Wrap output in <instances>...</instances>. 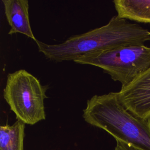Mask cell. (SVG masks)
<instances>
[{
    "instance_id": "1",
    "label": "cell",
    "mask_w": 150,
    "mask_h": 150,
    "mask_svg": "<svg viewBox=\"0 0 150 150\" xmlns=\"http://www.w3.org/2000/svg\"><path fill=\"white\" fill-rule=\"evenodd\" d=\"M150 41V31L138 23L113 16L105 25L74 35L59 44L35 41L39 52L54 62L74 61L86 54Z\"/></svg>"
},
{
    "instance_id": "2",
    "label": "cell",
    "mask_w": 150,
    "mask_h": 150,
    "mask_svg": "<svg viewBox=\"0 0 150 150\" xmlns=\"http://www.w3.org/2000/svg\"><path fill=\"white\" fill-rule=\"evenodd\" d=\"M83 112L87 123L104 130L115 140L150 150V118L141 119L128 111L117 92L93 96Z\"/></svg>"
},
{
    "instance_id": "3",
    "label": "cell",
    "mask_w": 150,
    "mask_h": 150,
    "mask_svg": "<svg viewBox=\"0 0 150 150\" xmlns=\"http://www.w3.org/2000/svg\"><path fill=\"white\" fill-rule=\"evenodd\" d=\"M73 62L100 67L124 87L150 68V46H122L87 53Z\"/></svg>"
},
{
    "instance_id": "4",
    "label": "cell",
    "mask_w": 150,
    "mask_h": 150,
    "mask_svg": "<svg viewBox=\"0 0 150 150\" xmlns=\"http://www.w3.org/2000/svg\"><path fill=\"white\" fill-rule=\"evenodd\" d=\"M47 86H43L24 69L9 73L4 89V98L17 120L34 125L46 118L44 100Z\"/></svg>"
},
{
    "instance_id": "5",
    "label": "cell",
    "mask_w": 150,
    "mask_h": 150,
    "mask_svg": "<svg viewBox=\"0 0 150 150\" xmlns=\"http://www.w3.org/2000/svg\"><path fill=\"white\" fill-rule=\"evenodd\" d=\"M117 93L121 103L134 115L150 118V68Z\"/></svg>"
},
{
    "instance_id": "6",
    "label": "cell",
    "mask_w": 150,
    "mask_h": 150,
    "mask_svg": "<svg viewBox=\"0 0 150 150\" xmlns=\"http://www.w3.org/2000/svg\"><path fill=\"white\" fill-rule=\"evenodd\" d=\"M2 2L6 20L11 27L8 34L21 33L36 41L30 24L28 1L2 0Z\"/></svg>"
},
{
    "instance_id": "7",
    "label": "cell",
    "mask_w": 150,
    "mask_h": 150,
    "mask_svg": "<svg viewBox=\"0 0 150 150\" xmlns=\"http://www.w3.org/2000/svg\"><path fill=\"white\" fill-rule=\"evenodd\" d=\"M113 3L119 18L150 23V0H114Z\"/></svg>"
},
{
    "instance_id": "8",
    "label": "cell",
    "mask_w": 150,
    "mask_h": 150,
    "mask_svg": "<svg viewBox=\"0 0 150 150\" xmlns=\"http://www.w3.org/2000/svg\"><path fill=\"white\" fill-rule=\"evenodd\" d=\"M25 124L17 120L0 127V150H23Z\"/></svg>"
},
{
    "instance_id": "9",
    "label": "cell",
    "mask_w": 150,
    "mask_h": 150,
    "mask_svg": "<svg viewBox=\"0 0 150 150\" xmlns=\"http://www.w3.org/2000/svg\"><path fill=\"white\" fill-rule=\"evenodd\" d=\"M115 150H143L142 149L135 147L129 144L124 142L121 141L116 140V146Z\"/></svg>"
}]
</instances>
